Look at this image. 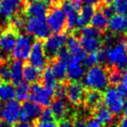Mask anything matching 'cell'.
Masks as SVG:
<instances>
[{"mask_svg":"<svg viewBox=\"0 0 127 127\" xmlns=\"http://www.w3.org/2000/svg\"><path fill=\"white\" fill-rule=\"evenodd\" d=\"M106 66L127 71V37H119L114 46L107 48Z\"/></svg>","mask_w":127,"mask_h":127,"instance_id":"1","label":"cell"},{"mask_svg":"<svg viewBox=\"0 0 127 127\" xmlns=\"http://www.w3.org/2000/svg\"><path fill=\"white\" fill-rule=\"evenodd\" d=\"M83 84L86 88L96 89L102 92L107 90L109 87L107 67L97 64L94 67L90 68L86 72Z\"/></svg>","mask_w":127,"mask_h":127,"instance_id":"2","label":"cell"},{"mask_svg":"<svg viewBox=\"0 0 127 127\" xmlns=\"http://www.w3.org/2000/svg\"><path fill=\"white\" fill-rule=\"evenodd\" d=\"M46 22L54 33H67V17L61 6L49 7L46 15Z\"/></svg>","mask_w":127,"mask_h":127,"instance_id":"3","label":"cell"},{"mask_svg":"<svg viewBox=\"0 0 127 127\" xmlns=\"http://www.w3.org/2000/svg\"><path fill=\"white\" fill-rule=\"evenodd\" d=\"M26 33L32 35L35 40L44 42L51 35V30L46 20L28 17L26 18Z\"/></svg>","mask_w":127,"mask_h":127,"instance_id":"4","label":"cell"},{"mask_svg":"<svg viewBox=\"0 0 127 127\" xmlns=\"http://www.w3.org/2000/svg\"><path fill=\"white\" fill-rule=\"evenodd\" d=\"M34 41L35 40L33 39V37L28 33L19 35L17 41L15 43L14 48L11 52V59L19 60L21 61L28 60Z\"/></svg>","mask_w":127,"mask_h":127,"instance_id":"5","label":"cell"},{"mask_svg":"<svg viewBox=\"0 0 127 127\" xmlns=\"http://www.w3.org/2000/svg\"><path fill=\"white\" fill-rule=\"evenodd\" d=\"M48 9L49 7L45 0H23L21 13L26 18L34 17L46 20Z\"/></svg>","mask_w":127,"mask_h":127,"instance_id":"6","label":"cell"},{"mask_svg":"<svg viewBox=\"0 0 127 127\" xmlns=\"http://www.w3.org/2000/svg\"><path fill=\"white\" fill-rule=\"evenodd\" d=\"M54 96V89L43 86L39 82L31 85L30 101L39 104L43 108H46L49 105Z\"/></svg>","mask_w":127,"mask_h":127,"instance_id":"7","label":"cell"},{"mask_svg":"<svg viewBox=\"0 0 127 127\" xmlns=\"http://www.w3.org/2000/svg\"><path fill=\"white\" fill-rule=\"evenodd\" d=\"M67 33H54L50 35L46 41H44V51L48 64L57 58L59 50L65 46Z\"/></svg>","mask_w":127,"mask_h":127,"instance_id":"8","label":"cell"},{"mask_svg":"<svg viewBox=\"0 0 127 127\" xmlns=\"http://www.w3.org/2000/svg\"><path fill=\"white\" fill-rule=\"evenodd\" d=\"M28 60L29 63L41 71H43L48 66V60L46 59L45 51H44V42L43 41H40V40L34 41Z\"/></svg>","mask_w":127,"mask_h":127,"instance_id":"9","label":"cell"},{"mask_svg":"<svg viewBox=\"0 0 127 127\" xmlns=\"http://www.w3.org/2000/svg\"><path fill=\"white\" fill-rule=\"evenodd\" d=\"M66 98L73 107H80L83 104L85 86L82 82L66 81Z\"/></svg>","mask_w":127,"mask_h":127,"instance_id":"10","label":"cell"},{"mask_svg":"<svg viewBox=\"0 0 127 127\" xmlns=\"http://www.w3.org/2000/svg\"><path fill=\"white\" fill-rule=\"evenodd\" d=\"M124 102L123 96L115 87H109L104 93V104L115 116H118L122 111Z\"/></svg>","mask_w":127,"mask_h":127,"instance_id":"11","label":"cell"},{"mask_svg":"<svg viewBox=\"0 0 127 127\" xmlns=\"http://www.w3.org/2000/svg\"><path fill=\"white\" fill-rule=\"evenodd\" d=\"M19 34L8 24L0 30V50L6 57H10Z\"/></svg>","mask_w":127,"mask_h":127,"instance_id":"12","label":"cell"},{"mask_svg":"<svg viewBox=\"0 0 127 127\" xmlns=\"http://www.w3.org/2000/svg\"><path fill=\"white\" fill-rule=\"evenodd\" d=\"M102 103H104V93L102 91L85 87L82 104L85 111L91 114L92 111L100 106Z\"/></svg>","mask_w":127,"mask_h":127,"instance_id":"13","label":"cell"},{"mask_svg":"<svg viewBox=\"0 0 127 127\" xmlns=\"http://www.w3.org/2000/svg\"><path fill=\"white\" fill-rule=\"evenodd\" d=\"M23 0H0V19L2 23H7V21L21 12Z\"/></svg>","mask_w":127,"mask_h":127,"instance_id":"14","label":"cell"},{"mask_svg":"<svg viewBox=\"0 0 127 127\" xmlns=\"http://www.w3.org/2000/svg\"><path fill=\"white\" fill-rule=\"evenodd\" d=\"M42 106L34 102L26 100L22 102L21 107V112H20V121L22 123H32V121L38 119L43 109Z\"/></svg>","mask_w":127,"mask_h":127,"instance_id":"15","label":"cell"},{"mask_svg":"<svg viewBox=\"0 0 127 127\" xmlns=\"http://www.w3.org/2000/svg\"><path fill=\"white\" fill-rule=\"evenodd\" d=\"M20 112H21V106L18 100H9L3 105L2 108V117L6 122L9 124H15L20 121Z\"/></svg>","mask_w":127,"mask_h":127,"instance_id":"16","label":"cell"},{"mask_svg":"<svg viewBox=\"0 0 127 127\" xmlns=\"http://www.w3.org/2000/svg\"><path fill=\"white\" fill-rule=\"evenodd\" d=\"M90 116L98 122V124L102 127H111L114 124L116 116L109 111V109L102 103L95 109H94Z\"/></svg>","mask_w":127,"mask_h":127,"instance_id":"17","label":"cell"},{"mask_svg":"<svg viewBox=\"0 0 127 127\" xmlns=\"http://www.w3.org/2000/svg\"><path fill=\"white\" fill-rule=\"evenodd\" d=\"M50 105H51L50 109L53 113L56 123H58L60 120H63L65 118L72 116L73 113L75 112V109H70L68 104H66L63 100H60V99H52Z\"/></svg>","mask_w":127,"mask_h":127,"instance_id":"18","label":"cell"},{"mask_svg":"<svg viewBox=\"0 0 127 127\" xmlns=\"http://www.w3.org/2000/svg\"><path fill=\"white\" fill-rule=\"evenodd\" d=\"M95 7L92 6H84L81 8L76 20L75 30H81L91 22V20L95 14Z\"/></svg>","mask_w":127,"mask_h":127,"instance_id":"19","label":"cell"},{"mask_svg":"<svg viewBox=\"0 0 127 127\" xmlns=\"http://www.w3.org/2000/svg\"><path fill=\"white\" fill-rule=\"evenodd\" d=\"M85 76V67L81 63H75L70 61L67 65V80L70 82H82Z\"/></svg>","mask_w":127,"mask_h":127,"instance_id":"20","label":"cell"},{"mask_svg":"<svg viewBox=\"0 0 127 127\" xmlns=\"http://www.w3.org/2000/svg\"><path fill=\"white\" fill-rule=\"evenodd\" d=\"M48 65H50L52 68L57 81L60 83H64L67 81V64L56 58Z\"/></svg>","mask_w":127,"mask_h":127,"instance_id":"21","label":"cell"},{"mask_svg":"<svg viewBox=\"0 0 127 127\" xmlns=\"http://www.w3.org/2000/svg\"><path fill=\"white\" fill-rule=\"evenodd\" d=\"M23 64L21 60H10V71H11V84L16 86L18 85L23 78Z\"/></svg>","mask_w":127,"mask_h":127,"instance_id":"22","label":"cell"},{"mask_svg":"<svg viewBox=\"0 0 127 127\" xmlns=\"http://www.w3.org/2000/svg\"><path fill=\"white\" fill-rule=\"evenodd\" d=\"M77 38L79 39L80 45L85 52L86 51L89 53L96 52L102 46V39L86 37V36H79Z\"/></svg>","mask_w":127,"mask_h":127,"instance_id":"23","label":"cell"},{"mask_svg":"<svg viewBox=\"0 0 127 127\" xmlns=\"http://www.w3.org/2000/svg\"><path fill=\"white\" fill-rule=\"evenodd\" d=\"M41 76H42V71L32 66L28 61H26L23 64V78L27 83L33 84L36 82H40Z\"/></svg>","mask_w":127,"mask_h":127,"instance_id":"24","label":"cell"},{"mask_svg":"<svg viewBox=\"0 0 127 127\" xmlns=\"http://www.w3.org/2000/svg\"><path fill=\"white\" fill-rule=\"evenodd\" d=\"M91 25L99 30L102 33H105L108 29L109 20L99 9H95V14L91 20Z\"/></svg>","mask_w":127,"mask_h":127,"instance_id":"25","label":"cell"},{"mask_svg":"<svg viewBox=\"0 0 127 127\" xmlns=\"http://www.w3.org/2000/svg\"><path fill=\"white\" fill-rule=\"evenodd\" d=\"M124 24H125V18L124 16L115 14L113 17L109 19L108 28L110 32L119 34L124 31Z\"/></svg>","mask_w":127,"mask_h":127,"instance_id":"26","label":"cell"},{"mask_svg":"<svg viewBox=\"0 0 127 127\" xmlns=\"http://www.w3.org/2000/svg\"><path fill=\"white\" fill-rule=\"evenodd\" d=\"M16 96L14 85L10 83L0 82V102H7Z\"/></svg>","mask_w":127,"mask_h":127,"instance_id":"27","label":"cell"},{"mask_svg":"<svg viewBox=\"0 0 127 127\" xmlns=\"http://www.w3.org/2000/svg\"><path fill=\"white\" fill-rule=\"evenodd\" d=\"M43 86L47 87V88H52L54 89L57 85V80L55 78V75L53 73L52 68L50 65H48L47 67L42 71V76L39 82Z\"/></svg>","mask_w":127,"mask_h":127,"instance_id":"28","label":"cell"},{"mask_svg":"<svg viewBox=\"0 0 127 127\" xmlns=\"http://www.w3.org/2000/svg\"><path fill=\"white\" fill-rule=\"evenodd\" d=\"M16 97L18 101L24 102L30 96L31 94V85L26 81H21L18 85H16Z\"/></svg>","mask_w":127,"mask_h":127,"instance_id":"29","label":"cell"},{"mask_svg":"<svg viewBox=\"0 0 127 127\" xmlns=\"http://www.w3.org/2000/svg\"><path fill=\"white\" fill-rule=\"evenodd\" d=\"M108 81H109V87H116L121 84L122 78H123V71L117 70L113 67H108Z\"/></svg>","mask_w":127,"mask_h":127,"instance_id":"30","label":"cell"},{"mask_svg":"<svg viewBox=\"0 0 127 127\" xmlns=\"http://www.w3.org/2000/svg\"><path fill=\"white\" fill-rule=\"evenodd\" d=\"M66 98V84L64 83H57L54 88V96L53 99H60L63 100Z\"/></svg>","mask_w":127,"mask_h":127,"instance_id":"31","label":"cell"},{"mask_svg":"<svg viewBox=\"0 0 127 127\" xmlns=\"http://www.w3.org/2000/svg\"><path fill=\"white\" fill-rule=\"evenodd\" d=\"M112 6L119 15H127V0H113Z\"/></svg>","mask_w":127,"mask_h":127,"instance_id":"32","label":"cell"},{"mask_svg":"<svg viewBox=\"0 0 127 127\" xmlns=\"http://www.w3.org/2000/svg\"><path fill=\"white\" fill-rule=\"evenodd\" d=\"M98 64V59H97V51L96 52H91L87 56L85 57L84 60V66L85 68H90L94 67L95 65Z\"/></svg>","mask_w":127,"mask_h":127,"instance_id":"33","label":"cell"},{"mask_svg":"<svg viewBox=\"0 0 127 127\" xmlns=\"http://www.w3.org/2000/svg\"><path fill=\"white\" fill-rule=\"evenodd\" d=\"M87 117L88 116H85L79 110H76L73 115V127H85Z\"/></svg>","mask_w":127,"mask_h":127,"instance_id":"34","label":"cell"},{"mask_svg":"<svg viewBox=\"0 0 127 127\" xmlns=\"http://www.w3.org/2000/svg\"><path fill=\"white\" fill-rule=\"evenodd\" d=\"M96 9H99L108 19H110L115 15V9L111 4H106L103 2Z\"/></svg>","mask_w":127,"mask_h":127,"instance_id":"35","label":"cell"},{"mask_svg":"<svg viewBox=\"0 0 127 127\" xmlns=\"http://www.w3.org/2000/svg\"><path fill=\"white\" fill-rule=\"evenodd\" d=\"M118 92L123 98L127 99V71H124L123 73V78H122V81L121 84L118 85Z\"/></svg>","mask_w":127,"mask_h":127,"instance_id":"36","label":"cell"},{"mask_svg":"<svg viewBox=\"0 0 127 127\" xmlns=\"http://www.w3.org/2000/svg\"><path fill=\"white\" fill-rule=\"evenodd\" d=\"M57 59H59L60 60H61L62 62L66 63L68 65L69 62L71 61V54L69 53L67 47L65 46H63L58 52V55H57Z\"/></svg>","mask_w":127,"mask_h":127,"instance_id":"37","label":"cell"},{"mask_svg":"<svg viewBox=\"0 0 127 127\" xmlns=\"http://www.w3.org/2000/svg\"><path fill=\"white\" fill-rule=\"evenodd\" d=\"M38 120L40 122H56L55 119H54L53 113L51 111V109L49 108H47V107L43 109V111L41 113L40 117L38 118Z\"/></svg>","mask_w":127,"mask_h":127,"instance_id":"38","label":"cell"},{"mask_svg":"<svg viewBox=\"0 0 127 127\" xmlns=\"http://www.w3.org/2000/svg\"><path fill=\"white\" fill-rule=\"evenodd\" d=\"M33 127H58L56 122H40L38 119L32 121Z\"/></svg>","mask_w":127,"mask_h":127,"instance_id":"39","label":"cell"},{"mask_svg":"<svg viewBox=\"0 0 127 127\" xmlns=\"http://www.w3.org/2000/svg\"><path fill=\"white\" fill-rule=\"evenodd\" d=\"M75 111H76V110H75ZM74 113H73V115H74ZM73 115L71 117H68V118H65L63 120L59 121V122L57 123L58 127H73Z\"/></svg>","mask_w":127,"mask_h":127,"instance_id":"40","label":"cell"},{"mask_svg":"<svg viewBox=\"0 0 127 127\" xmlns=\"http://www.w3.org/2000/svg\"><path fill=\"white\" fill-rule=\"evenodd\" d=\"M85 6H92L95 7V9L103 3V0H81Z\"/></svg>","mask_w":127,"mask_h":127,"instance_id":"41","label":"cell"},{"mask_svg":"<svg viewBox=\"0 0 127 127\" xmlns=\"http://www.w3.org/2000/svg\"><path fill=\"white\" fill-rule=\"evenodd\" d=\"M85 127H102L100 124H98V122L96 120H95L93 117H91L89 115L86 119V125Z\"/></svg>","mask_w":127,"mask_h":127,"instance_id":"42","label":"cell"},{"mask_svg":"<svg viewBox=\"0 0 127 127\" xmlns=\"http://www.w3.org/2000/svg\"><path fill=\"white\" fill-rule=\"evenodd\" d=\"M46 4L48 5V7H58V6H61L62 1L63 0H45Z\"/></svg>","mask_w":127,"mask_h":127,"instance_id":"43","label":"cell"},{"mask_svg":"<svg viewBox=\"0 0 127 127\" xmlns=\"http://www.w3.org/2000/svg\"><path fill=\"white\" fill-rule=\"evenodd\" d=\"M116 127H127V117H121V119L118 121Z\"/></svg>","mask_w":127,"mask_h":127,"instance_id":"44","label":"cell"},{"mask_svg":"<svg viewBox=\"0 0 127 127\" xmlns=\"http://www.w3.org/2000/svg\"><path fill=\"white\" fill-rule=\"evenodd\" d=\"M15 127H33L32 123H22V122H19L15 124Z\"/></svg>","mask_w":127,"mask_h":127,"instance_id":"45","label":"cell"},{"mask_svg":"<svg viewBox=\"0 0 127 127\" xmlns=\"http://www.w3.org/2000/svg\"><path fill=\"white\" fill-rule=\"evenodd\" d=\"M0 127H15V125L6 122L4 119H0Z\"/></svg>","mask_w":127,"mask_h":127,"instance_id":"46","label":"cell"},{"mask_svg":"<svg viewBox=\"0 0 127 127\" xmlns=\"http://www.w3.org/2000/svg\"><path fill=\"white\" fill-rule=\"evenodd\" d=\"M123 112H124V116L127 117V99L124 102V106H123Z\"/></svg>","mask_w":127,"mask_h":127,"instance_id":"47","label":"cell"},{"mask_svg":"<svg viewBox=\"0 0 127 127\" xmlns=\"http://www.w3.org/2000/svg\"><path fill=\"white\" fill-rule=\"evenodd\" d=\"M124 32L127 34V15L125 17V24H124Z\"/></svg>","mask_w":127,"mask_h":127,"instance_id":"48","label":"cell"}]
</instances>
